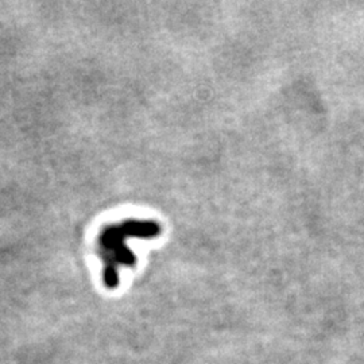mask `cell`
Instances as JSON below:
<instances>
[{
    "label": "cell",
    "instance_id": "cell-1",
    "mask_svg": "<svg viewBox=\"0 0 364 364\" xmlns=\"http://www.w3.org/2000/svg\"><path fill=\"white\" fill-rule=\"evenodd\" d=\"M161 230L151 221H126L123 224L109 225L100 235V251L105 260V282L108 287H117L119 284L117 267L120 264L130 266L135 258L124 240L127 236H156Z\"/></svg>",
    "mask_w": 364,
    "mask_h": 364
}]
</instances>
